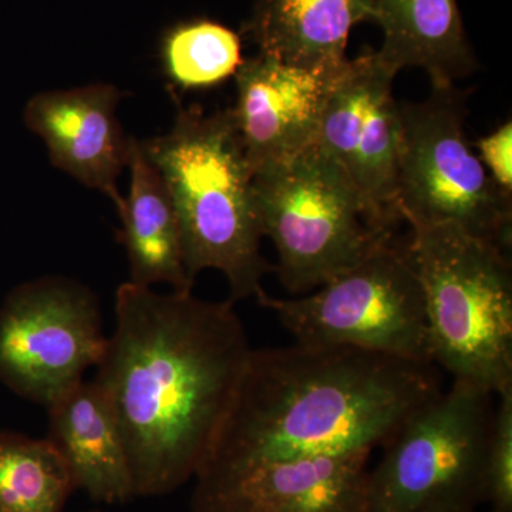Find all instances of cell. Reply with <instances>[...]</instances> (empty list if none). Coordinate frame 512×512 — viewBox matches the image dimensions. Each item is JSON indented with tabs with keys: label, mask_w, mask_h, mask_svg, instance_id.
<instances>
[{
	"label": "cell",
	"mask_w": 512,
	"mask_h": 512,
	"mask_svg": "<svg viewBox=\"0 0 512 512\" xmlns=\"http://www.w3.org/2000/svg\"><path fill=\"white\" fill-rule=\"evenodd\" d=\"M258 303L299 345L346 346L433 363L423 288L394 238L313 292L289 299L265 293Z\"/></svg>",
	"instance_id": "52a82bcc"
},
{
	"label": "cell",
	"mask_w": 512,
	"mask_h": 512,
	"mask_svg": "<svg viewBox=\"0 0 512 512\" xmlns=\"http://www.w3.org/2000/svg\"><path fill=\"white\" fill-rule=\"evenodd\" d=\"M394 77L375 50L348 59L330 84L315 141L348 175L377 227L390 232L402 221L396 191L403 127Z\"/></svg>",
	"instance_id": "30bf717a"
},
{
	"label": "cell",
	"mask_w": 512,
	"mask_h": 512,
	"mask_svg": "<svg viewBox=\"0 0 512 512\" xmlns=\"http://www.w3.org/2000/svg\"><path fill=\"white\" fill-rule=\"evenodd\" d=\"M140 146L173 200L188 276L195 282L205 269H217L227 278L229 301L261 299L262 279L274 266L261 254L254 174L231 109H180L168 133Z\"/></svg>",
	"instance_id": "3957f363"
},
{
	"label": "cell",
	"mask_w": 512,
	"mask_h": 512,
	"mask_svg": "<svg viewBox=\"0 0 512 512\" xmlns=\"http://www.w3.org/2000/svg\"><path fill=\"white\" fill-rule=\"evenodd\" d=\"M262 235L274 242V272L293 296L348 271L393 238L370 218L340 165L316 144L286 163L254 174Z\"/></svg>",
	"instance_id": "5b68a950"
},
{
	"label": "cell",
	"mask_w": 512,
	"mask_h": 512,
	"mask_svg": "<svg viewBox=\"0 0 512 512\" xmlns=\"http://www.w3.org/2000/svg\"><path fill=\"white\" fill-rule=\"evenodd\" d=\"M380 60L393 73L421 67L433 89H450L476 67L457 0H376Z\"/></svg>",
	"instance_id": "e0dca14e"
},
{
	"label": "cell",
	"mask_w": 512,
	"mask_h": 512,
	"mask_svg": "<svg viewBox=\"0 0 512 512\" xmlns=\"http://www.w3.org/2000/svg\"><path fill=\"white\" fill-rule=\"evenodd\" d=\"M404 249L426 302L431 362L498 393L512 387L507 252L451 225H409Z\"/></svg>",
	"instance_id": "277c9868"
},
{
	"label": "cell",
	"mask_w": 512,
	"mask_h": 512,
	"mask_svg": "<svg viewBox=\"0 0 512 512\" xmlns=\"http://www.w3.org/2000/svg\"><path fill=\"white\" fill-rule=\"evenodd\" d=\"M373 451L202 470L191 512H369Z\"/></svg>",
	"instance_id": "8fae6325"
},
{
	"label": "cell",
	"mask_w": 512,
	"mask_h": 512,
	"mask_svg": "<svg viewBox=\"0 0 512 512\" xmlns=\"http://www.w3.org/2000/svg\"><path fill=\"white\" fill-rule=\"evenodd\" d=\"M339 72V70H338ZM338 72L301 69L258 53L235 74L231 114L252 174L312 147L330 84Z\"/></svg>",
	"instance_id": "7c38bea8"
},
{
	"label": "cell",
	"mask_w": 512,
	"mask_h": 512,
	"mask_svg": "<svg viewBox=\"0 0 512 512\" xmlns=\"http://www.w3.org/2000/svg\"><path fill=\"white\" fill-rule=\"evenodd\" d=\"M252 348L234 302L126 282L94 383L126 446L134 497H163L197 477Z\"/></svg>",
	"instance_id": "6da1fadb"
},
{
	"label": "cell",
	"mask_w": 512,
	"mask_h": 512,
	"mask_svg": "<svg viewBox=\"0 0 512 512\" xmlns=\"http://www.w3.org/2000/svg\"><path fill=\"white\" fill-rule=\"evenodd\" d=\"M127 167L131 183L119 212L123 221L119 241L126 248L130 265L128 282L146 288L168 284L173 291H192L194 281L185 268L177 211L163 178L136 137H130Z\"/></svg>",
	"instance_id": "2e32d148"
},
{
	"label": "cell",
	"mask_w": 512,
	"mask_h": 512,
	"mask_svg": "<svg viewBox=\"0 0 512 512\" xmlns=\"http://www.w3.org/2000/svg\"><path fill=\"white\" fill-rule=\"evenodd\" d=\"M124 94L111 84L37 93L28 101L25 124L45 141L50 161L86 187L124 205L117 181L128 163L130 137L116 111Z\"/></svg>",
	"instance_id": "4fadbf2b"
},
{
	"label": "cell",
	"mask_w": 512,
	"mask_h": 512,
	"mask_svg": "<svg viewBox=\"0 0 512 512\" xmlns=\"http://www.w3.org/2000/svg\"><path fill=\"white\" fill-rule=\"evenodd\" d=\"M46 409V439L63 457L74 488L97 503L121 504L134 498L119 423L99 386L83 380Z\"/></svg>",
	"instance_id": "5bb4252c"
},
{
	"label": "cell",
	"mask_w": 512,
	"mask_h": 512,
	"mask_svg": "<svg viewBox=\"0 0 512 512\" xmlns=\"http://www.w3.org/2000/svg\"><path fill=\"white\" fill-rule=\"evenodd\" d=\"M478 158L495 184L512 197V123L508 120L490 136L477 141Z\"/></svg>",
	"instance_id": "44dd1931"
},
{
	"label": "cell",
	"mask_w": 512,
	"mask_h": 512,
	"mask_svg": "<svg viewBox=\"0 0 512 512\" xmlns=\"http://www.w3.org/2000/svg\"><path fill=\"white\" fill-rule=\"evenodd\" d=\"M241 37L210 19L177 23L161 40V66L175 89L202 90L237 74L242 59Z\"/></svg>",
	"instance_id": "d6986e66"
},
{
	"label": "cell",
	"mask_w": 512,
	"mask_h": 512,
	"mask_svg": "<svg viewBox=\"0 0 512 512\" xmlns=\"http://www.w3.org/2000/svg\"><path fill=\"white\" fill-rule=\"evenodd\" d=\"M376 0H256L245 33L261 55L301 69L338 72L357 23L375 18Z\"/></svg>",
	"instance_id": "9a60e30c"
},
{
	"label": "cell",
	"mask_w": 512,
	"mask_h": 512,
	"mask_svg": "<svg viewBox=\"0 0 512 512\" xmlns=\"http://www.w3.org/2000/svg\"><path fill=\"white\" fill-rule=\"evenodd\" d=\"M90 512H100V511H90Z\"/></svg>",
	"instance_id": "7402d4cb"
},
{
	"label": "cell",
	"mask_w": 512,
	"mask_h": 512,
	"mask_svg": "<svg viewBox=\"0 0 512 512\" xmlns=\"http://www.w3.org/2000/svg\"><path fill=\"white\" fill-rule=\"evenodd\" d=\"M485 505L490 512H512V387L495 396Z\"/></svg>",
	"instance_id": "ffe728a7"
},
{
	"label": "cell",
	"mask_w": 512,
	"mask_h": 512,
	"mask_svg": "<svg viewBox=\"0 0 512 512\" xmlns=\"http://www.w3.org/2000/svg\"><path fill=\"white\" fill-rule=\"evenodd\" d=\"M107 336L89 288L45 276L13 289L0 308V383L49 406L99 365Z\"/></svg>",
	"instance_id": "9c48e42d"
},
{
	"label": "cell",
	"mask_w": 512,
	"mask_h": 512,
	"mask_svg": "<svg viewBox=\"0 0 512 512\" xmlns=\"http://www.w3.org/2000/svg\"><path fill=\"white\" fill-rule=\"evenodd\" d=\"M441 390L433 363L346 346L293 343L252 349L227 420L200 473L373 451Z\"/></svg>",
	"instance_id": "7a4b0ae2"
},
{
	"label": "cell",
	"mask_w": 512,
	"mask_h": 512,
	"mask_svg": "<svg viewBox=\"0 0 512 512\" xmlns=\"http://www.w3.org/2000/svg\"><path fill=\"white\" fill-rule=\"evenodd\" d=\"M494 410V393L453 379L382 447L367 476L369 512H478Z\"/></svg>",
	"instance_id": "8992f818"
},
{
	"label": "cell",
	"mask_w": 512,
	"mask_h": 512,
	"mask_svg": "<svg viewBox=\"0 0 512 512\" xmlns=\"http://www.w3.org/2000/svg\"><path fill=\"white\" fill-rule=\"evenodd\" d=\"M396 205L409 225H451L503 251L511 249L512 197L498 188L464 130V100L433 89L423 103H402Z\"/></svg>",
	"instance_id": "ba28073f"
},
{
	"label": "cell",
	"mask_w": 512,
	"mask_h": 512,
	"mask_svg": "<svg viewBox=\"0 0 512 512\" xmlns=\"http://www.w3.org/2000/svg\"><path fill=\"white\" fill-rule=\"evenodd\" d=\"M76 491L49 439L0 433V512H63Z\"/></svg>",
	"instance_id": "ac0fdd59"
}]
</instances>
